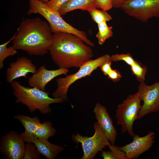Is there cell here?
<instances>
[{
	"mask_svg": "<svg viewBox=\"0 0 159 159\" xmlns=\"http://www.w3.org/2000/svg\"><path fill=\"white\" fill-rule=\"evenodd\" d=\"M14 35L12 46L15 49L36 56L47 54L54 39L48 22L38 17L23 20Z\"/></svg>",
	"mask_w": 159,
	"mask_h": 159,
	"instance_id": "obj_1",
	"label": "cell"
},
{
	"mask_svg": "<svg viewBox=\"0 0 159 159\" xmlns=\"http://www.w3.org/2000/svg\"><path fill=\"white\" fill-rule=\"evenodd\" d=\"M53 62L59 68H79L93 56L91 47L73 34L62 32L54 33L49 50Z\"/></svg>",
	"mask_w": 159,
	"mask_h": 159,
	"instance_id": "obj_2",
	"label": "cell"
},
{
	"mask_svg": "<svg viewBox=\"0 0 159 159\" xmlns=\"http://www.w3.org/2000/svg\"><path fill=\"white\" fill-rule=\"evenodd\" d=\"M11 84L16 99V103L25 105L31 113L38 110L43 114H47L51 111L50 105L62 103L66 101L61 98L50 97L48 92L35 87H26L15 80Z\"/></svg>",
	"mask_w": 159,
	"mask_h": 159,
	"instance_id": "obj_3",
	"label": "cell"
},
{
	"mask_svg": "<svg viewBox=\"0 0 159 159\" xmlns=\"http://www.w3.org/2000/svg\"><path fill=\"white\" fill-rule=\"evenodd\" d=\"M29 9L27 14H38L47 20L54 33L62 32L75 35L82 39L87 45L93 47L94 43L88 38L86 33L77 29L65 21L58 11L52 9L46 4L39 0H28Z\"/></svg>",
	"mask_w": 159,
	"mask_h": 159,
	"instance_id": "obj_4",
	"label": "cell"
},
{
	"mask_svg": "<svg viewBox=\"0 0 159 159\" xmlns=\"http://www.w3.org/2000/svg\"><path fill=\"white\" fill-rule=\"evenodd\" d=\"M110 56L106 54L96 59H91L86 62L79 68L76 73L66 75L64 77L58 78L56 79L57 84L56 90L52 94L55 98H61L67 100V93L69 88L76 81L87 76L104 62L110 60Z\"/></svg>",
	"mask_w": 159,
	"mask_h": 159,
	"instance_id": "obj_5",
	"label": "cell"
},
{
	"mask_svg": "<svg viewBox=\"0 0 159 159\" xmlns=\"http://www.w3.org/2000/svg\"><path fill=\"white\" fill-rule=\"evenodd\" d=\"M141 101L138 92L129 95L122 103L118 105L115 111L116 125L121 126L122 133L127 131L131 137L135 135L133 125L135 121L137 120L141 106Z\"/></svg>",
	"mask_w": 159,
	"mask_h": 159,
	"instance_id": "obj_6",
	"label": "cell"
},
{
	"mask_svg": "<svg viewBox=\"0 0 159 159\" xmlns=\"http://www.w3.org/2000/svg\"><path fill=\"white\" fill-rule=\"evenodd\" d=\"M93 126L95 133L92 136H84L78 132L72 135V139L74 143L81 144L83 153L82 159H93L99 152L111 144L97 122Z\"/></svg>",
	"mask_w": 159,
	"mask_h": 159,
	"instance_id": "obj_7",
	"label": "cell"
},
{
	"mask_svg": "<svg viewBox=\"0 0 159 159\" xmlns=\"http://www.w3.org/2000/svg\"><path fill=\"white\" fill-rule=\"evenodd\" d=\"M120 8L128 16L143 22L159 17V0H127Z\"/></svg>",
	"mask_w": 159,
	"mask_h": 159,
	"instance_id": "obj_8",
	"label": "cell"
},
{
	"mask_svg": "<svg viewBox=\"0 0 159 159\" xmlns=\"http://www.w3.org/2000/svg\"><path fill=\"white\" fill-rule=\"evenodd\" d=\"M138 92L143 104L141 105L137 120L159 110V82L150 86L147 85L144 82H141Z\"/></svg>",
	"mask_w": 159,
	"mask_h": 159,
	"instance_id": "obj_9",
	"label": "cell"
},
{
	"mask_svg": "<svg viewBox=\"0 0 159 159\" xmlns=\"http://www.w3.org/2000/svg\"><path fill=\"white\" fill-rule=\"evenodd\" d=\"M25 142L21 134L11 131L2 136L0 151L8 159H23Z\"/></svg>",
	"mask_w": 159,
	"mask_h": 159,
	"instance_id": "obj_10",
	"label": "cell"
},
{
	"mask_svg": "<svg viewBox=\"0 0 159 159\" xmlns=\"http://www.w3.org/2000/svg\"><path fill=\"white\" fill-rule=\"evenodd\" d=\"M155 135L153 131H150L147 135L143 137L135 134L131 143L122 146L117 147L125 152L127 159L137 158L152 146Z\"/></svg>",
	"mask_w": 159,
	"mask_h": 159,
	"instance_id": "obj_11",
	"label": "cell"
},
{
	"mask_svg": "<svg viewBox=\"0 0 159 159\" xmlns=\"http://www.w3.org/2000/svg\"><path fill=\"white\" fill-rule=\"evenodd\" d=\"M68 72V69L59 68L57 69L49 70L46 69L44 65H42L29 78L28 84L32 87L45 91V87L50 81L59 75H67Z\"/></svg>",
	"mask_w": 159,
	"mask_h": 159,
	"instance_id": "obj_12",
	"label": "cell"
},
{
	"mask_svg": "<svg viewBox=\"0 0 159 159\" xmlns=\"http://www.w3.org/2000/svg\"><path fill=\"white\" fill-rule=\"evenodd\" d=\"M36 70V66L31 60L25 57L18 58L15 62L11 63L6 69V81L11 83L17 78L22 77L26 78L28 73L33 74Z\"/></svg>",
	"mask_w": 159,
	"mask_h": 159,
	"instance_id": "obj_13",
	"label": "cell"
},
{
	"mask_svg": "<svg viewBox=\"0 0 159 159\" xmlns=\"http://www.w3.org/2000/svg\"><path fill=\"white\" fill-rule=\"evenodd\" d=\"M95 118L111 144L115 145L117 132L106 108L99 103L93 110Z\"/></svg>",
	"mask_w": 159,
	"mask_h": 159,
	"instance_id": "obj_14",
	"label": "cell"
},
{
	"mask_svg": "<svg viewBox=\"0 0 159 159\" xmlns=\"http://www.w3.org/2000/svg\"><path fill=\"white\" fill-rule=\"evenodd\" d=\"M21 134L25 142L33 143L40 153L47 159H54L64 149L61 146L54 144L49 142L48 140H40L34 136L25 133Z\"/></svg>",
	"mask_w": 159,
	"mask_h": 159,
	"instance_id": "obj_15",
	"label": "cell"
},
{
	"mask_svg": "<svg viewBox=\"0 0 159 159\" xmlns=\"http://www.w3.org/2000/svg\"><path fill=\"white\" fill-rule=\"evenodd\" d=\"M110 60L111 62L125 61L130 66L132 73L135 76L137 80L140 82L144 81L147 71L146 66L135 60L129 53L113 55L110 56Z\"/></svg>",
	"mask_w": 159,
	"mask_h": 159,
	"instance_id": "obj_16",
	"label": "cell"
},
{
	"mask_svg": "<svg viewBox=\"0 0 159 159\" xmlns=\"http://www.w3.org/2000/svg\"><path fill=\"white\" fill-rule=\"evenodd\" d=\"M93 8H99L96 0H69L61 7L58 12L62 16L74 10L87 11Z\"/></svg>",
	"mask_w": 159,
	"mask_h": 159,
	"instance_id": "obj_17",
	"label": "cell"
},
{
	"mask_svg": "<svg viewBox=\"0 0 159 159\" xmlns=\"http://www.w3.org/2000/svg\"><path fill=\"white\" fill-rule=\"evenodd\" d=\"M14 118L19 121L25 129L24 133L34 136L35 132L40 123L37 117H31L23 115H18Z\"/></svg>",
	"mask_w": 159,
	"mask_h": 159,
	"instance_id": "obj_18",
	"label": "cell"
},
{
	"mask_svg": "<svg viewBox=\"0 0 159 159\" xmlns=\"http://www.w3.org/2000/svg\"><path fill=\"white\" fill-rule=\"evenodd\" d=\"M56 130L49 121L41 123L36 129L34 136L40 140H48L49 137L54 136Z\"/></svg>",
	"mask_w": 159,
	"mask_h": 159,
	"instance_id": "obj_19",
	"label": "cell"
},
{
	"mask_svg": "<svg viewBox=\"0 0 159 159\" xmlns=\"http://www.w3.org/2000/svg\"><path fill=\"white\" fill-rule=\"evenodd\" d=\"M98 31L96 35L98 43L102 45L105 41L111 37L113 35L112 26H108L106 21H103L97 24Z\"/></svg>",
	"mask_w": 159,
	"mask_h": 159,
	"instance_id": "obj_20",
	"label": "cell"
},
{
	"mask_svg": "<svg viewBox=\"0 0 159 159\" xmlns=\"http://www.w3.org/2000/svg\"><path fill=\"white\" fill-rule=\"evenodd\" d=\"M14 35L8 41L0 45V69L4 67V62L7 57L13 56L17 53V50L12 45L7 47V45L12 41Z\"/></svg>",
	"mask_w": 159,
	"mask_h": 159,
	"instance_id": "obj_21",
	"label": "cell"
},
{
	"mask_svg": "<svg viewBox=\"0 0 159 159\" xmlns=\"http://www.w3.org/2000/svg\"><path fill=\"white\" fill-rule=\"evenodd\" d=\"M90 14L93 20L97 24L103 21L111 20L112 17L107 11L99 10L96 8L90 9L87 11Z\"/></svg>",
	"mask_w": 159,
	"mask_h": 159,
	"instance_id": "obj_22",
	"label": "cell"
},
{
	"mask_svg": "<svg viewBox=\"0 0 159 159\" xmlns=\"http://www.w3.org/2000/svg\"><path fill=\"white\" fill-rule=\"evenodd\" d=\"M25 144L23 159H39L40 153L34 144L27 142Z\"/></svg>",
	"mask_w": 159,
	"mask_h": 159,
	"instance_id": "obj_23",
	"label": "cell"
},
{
	"mask_svg": "<svg viewBox=\"0 0 159 159\" xmlns=\"http://www.w3.org/2000/svg\"><path fill=\"white\" fill-rule=\"evenodd\" d=\"M108 147L110 150L107 151L109 159H127L125 152L120 150L117 146L111 144Z\"/></svg>",
	"mask_w": 159,
	"mask_h": 159,
	"instance_id": "obj_24",
	"label": "cell"
},
{
	"mask_svg": "<svg viewBox=\"0 0 159 159\" xmlns=\"http://www.w3.org/2000/svg\"><path fill=\"white\" fill-rule=\"evenodd\" d=\"M69 0H50L46 4L53 10L58 11L61 7Z\"/></svg>",
	"mask_w": 159,
	"mask_h": 159,
	"instance_id": "obj_25",
	"label": "cell"
},
{
	"mask_svg": "<svg viewBox=\"0 0 159 159\" xmlns=\"http://www.w3.org/2000/svg\"><path fill=\"white\" fill-rule=\"evenodd\" d=\"M99 8L107 11L113 8L112 0H96Z\"/></svg>",
	"mask_w": 159,
	"mask_h": 159,
	"instance_id": "obj_26",
	"label": "cell"
},
{
	"mask_svg": "<svg viewBox=\"0 0 159 159\" xmlns=\"http://www.w3.org/2000/svg\"><path fill=\"white\" fill-rule=\"evenodd\" d=\"M108 78L114 82H117L122 77L121 74L117 70L112 69L109 71L107 75Z\"/></svg>",
	"mask_w": 159,
	"mask_h": 159,
	"instance_id": "obj_27",
	"label": "cell"
},
{
	"mask_svg": "<svg viewBox=\"0 0 159 159\" xmlns=\"http://www.w3.org/2000/svg\"><path fill=\"white\" fill-rule=\"evenodd\" d=\"M111 62L110 60L107 61L103 63L100 66L101 70L105 75L107 76L109 71L112 69Z\"/></svg>",
	"mask_w": 159,
	"mask_h": 159,
	"instance_id": "obj_28",
	"label": "cell"
},
{
	"mask_svg": "<svg viewBox=\"0 0 159 159\" xmlns=\"http://www.w3.org/2000/svg\"><path fill=\"white\" fill-rule=\"evenodd\" d=\"M127 0H112L113 8L118 9L121 8L122 5Z\"/></svg>",
	"mask_w": 159,
	"mask_h": 159,
	"instance_id": "obj_29",
	"label": "cell"
},
{
	"mask_svg": "<svg viewBox=\"0 0 159 159\" xmlns=\"http://www.w3.org/2000/svg\"><path fill=\"white\" fill-rule=\"evenodd\" d=\"M41 2L46 4L50 0H39Z\"/></svg>",
	"mask_w": 159,
	"mask_h": 159,
	"instance_id": "obj_30",
	"label": "cell"
}]
</instances>
